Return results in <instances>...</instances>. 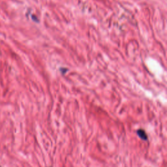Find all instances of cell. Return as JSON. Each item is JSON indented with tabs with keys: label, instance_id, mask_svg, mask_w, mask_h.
<instances>
[{
	"label": "cell",
	"instance_id": "obj_1",
	"mask_svg": "<svg viewBox=\"0 0 167 167\" xmlns=\"http://www.w3.org/2000/svg\"><path fill=\"white\" fill-rule=\"evenodd\" d=\"M137 133H138V135L140 136V137L142 139V140H147V135L146 134L145 131H144V130L139 129V130H138Z\"/></svg>",
	"mask_w": 167,
	"mask_h": 167
}]
</instances>
